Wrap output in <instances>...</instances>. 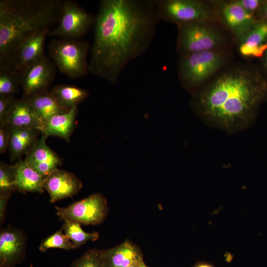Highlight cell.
I'll return each mask as SVG.
<instances>
[{
  "label": "cell",
  "mask_w": 267,
  "mask_h": 267,
  "mask_svg": "<svg viewBox=\"0 0 267 267\" xmlns=\"http://www.w3.org/2000/svg\"><path fill=\"white\" fill-rule=\"evenodd\" d=\"M161 20L155 0H102L95 16L89 72L115 84L147 50Z\"/></svg>",
  "instance_id": "obj_1"
},
{
  "label": "cell",
  "mask_w": 267,
  "mask_h": 267,
  "mask_svg": "<svg viewBox=\"0 0 267 267\" xmlns=\"http://www.w3.org/2000/svg\"><path fill=\"white\" fill-rule=\"evenodd\" d=\"M192 94L191 106L202 121L234 133L256 122L267 83L256 71L239 68L223 73Z\"/></svg>",
  "instance_id": "obj_2"
},
{
  "label": "cell",
  "mask_w": 267,
  "mask_h": 267,
  "mask_svg": "<svg viewBox=\"0 0 267 267\" xmlns=\"http://www.w3.org/2000/svg\"><path fill=\"white\" fill-rule=\"evenodd\" d=\"M62 2L61 0H0V68H13L21 45L59 22Z\"/></svg>",
  "instance_id": "obj_3"
},
{
  "label": "cell",
  "mask_w": 267,
  "mask_h": 267,
  "mask_svg": "<svg viewBox=\"0 0 267 267\" xmlns=\"http://www.w3.org/2000/svg\"><path fill=\"white\" fill-rule=\"evenodd\" d=\"M224 57L217 49L181 55L178 75L183 87L193 93L223 65Z\"/></svg>",
  "instance_id": "obj_4"
},
{
  "label": "cell",
  "mask_w": 267,
  "mask_h": 267,
  "mask_svg": "<svg viewBox=\"0 0 267 267\" xmlns=\"http://www.w3.org/2000/svg\"><path fill=\"white\" fill-rule=\"evenodd\" d=\"M90 44L78 39H53L48 46L50 59L69 78H81L89 72Z\"/></svg>",
  "instance_id": "obj_5"
},
{
  "label": "cell",
  "mask_w": 267,
  "mask_h": 267,
  "mask_svg": "<svg viewBox=\"0 0 267 267\" xmlns=\"http://www.w3.org/2000/svg\"><path fill=\"white\" fill-rule=\"evenodd\" d=\"M177 41L180 55L204 50L217 49L222 37L217 31L204 23V21L181 24Z\"/></svg>",
  "instance_id": "obj_6"
},
{
  "label": "cell",
  "mask_w": 267,
  "mask_h": 267,
  "mask_svg": "<svg viewBox=\"0 0 267 267\" xmlns=\"http://www.w3.org/2000/svg\"><path fill=\"white\" fill-rule=\"evenodd\" d=\"M55 208L61 220L84 225L100 224L105 220L108 211L107 200L99 193L92 194L65 207L55 206Z\"/></svg>",
  "instance_id": "obj_7"
},
{
  "label": "cell",
  "mask_w": 267,
  "mask_h": 267,
  "mask_svg": "<svg viewBox=\"0 0 267 267\" xmlns=\"http://www.w3.org/2000/svg\"><path fill=\"white\" fill-rule=\"evenodd\" d=\"M94 21L95 17L77 2L64 0L60 20L56 27L49 30L48 35L60 39H78L90 30Z\"/></svg>",
  "instance_id": "obj_8"
},
{
  "label": "cell",
  "mask_w": 267,
  "mask_h": 267,
  "mask_svg": "<svg viewBox=\"0 0 267 267\" xmlns=\"http://www.w3.org/2000/svg\"><path fill=\"white\" fill-rule=\"evenodd\" d=\"M161 20L178 25L204 21L210 16L208 6L197 0H155Z\"/></svg>",
  "instance_id": "obj_9"
},
{
  "label": "cell",
  "mask_w": 267,
  "mask_h": 267,
  "mask_svg": "<svg viewBox=\"0 0 267 267\" xmlns=\"http://www.w3.org/2000/svg\"><path fill=\"white\" fill-rule=\"evenodd\" d=\"M23 97L48 90L55 75V65L45 54L20 72Z\"/></svg>",
  "instance_id": "obj_10"
},
{
  "label": "cell",
  "mask_w": 267,
  "mask_h": 267,
  "mask_svg": "<svg viewBox=\"0 0 267 267\" xmlns=\"http://www.w3.org/2000/svg\"><path fill=\"white\" fill-rule=\"evenodd\" d=\"M26 236L21 230L11 227L0 232V267H14L26 255Z\"/></svg>",
  "instance_id": "obj_11"
},
{
  "label": "cell",
  "mask_w": 267,
  "mask_h": 267,
  "mask_svg": "<svg viewBox=\"0 0 267 267\" xmlns=\"http://www.w3.org/2000/svg\"><path fill=\"white\" fill-rule=\"evenodd\" d=\"M82 186L81 181L74 174L58 168L47 175L44 181V188L48 192L51 203L72 197Z\"/></svg>",
  "instance_id": "obj_12"
},
{
  "label": "cell",
  "mask_w": 267,
  "mask_h": 267,
  "mask_svg": "<svg viewBox=\"0 0 267 267\" xmlns=\"http://www.w3.org/2000/svg\"><path fill=\"white\" fill-rule=\"evenodd\" d=\"M47 137L42 134L26 154L25 160L45 178L61 165L62 159L46 143Z\"/></svg>",
  "instance_id": "obj_13"
},
{
  "label": "cell",
  "mask_w": 267,
  "mask_h": 267,
  "mask_svg": "<svg viewBox=\"0 0 267 267\" xmlns=\"http://www.w3.org/2000/svg\"><path fill=\"white\" fill-rule=\"evenodd\" d=\"M49 30L45 29L37 33L21 45L15 55L13 69L21 72L45 54L44 44Z\"/></svg>",
  "instance_id": "obj_14"
},
{
  "label": "cell",
  "mask_w": 267,
  "mask_h": 267,
  "mask_svg": "<svg viewBox=\"0 0 267 267\" xmlns=\"http://www.w3.org/2000/svg\"><path fill=\"white\" fill-rule=\"evenodd\" d=\"M142 260L140 249L129 240L103 252V267H127Z\"/></svg>",
  "instance_id": "obj_15"
},
{
  "label": "cell",
  "mask_w": 267,
  "mask_h": 267,
  "mask_svg": "<svg viewBox=\"0 0 267 267\" xmlns=\"http://www.w3.org/2000/svg\"><path fill=\"white\" fill-rule=\"evenodd\" d=\"M222 19L236 36L242 37L254 25L253 14L236 1L225 4L221 10Z\"/></svg>",
  "instance_id": "obj_16"
},
{
  "label": "cell",
  "mask_w": 267,
  "mask_h": 267,
  "mask_svg": "<svg viewBox=\"0 0 267 267\" xmlns=\"http://www.w3.org/2000/svg\"><path fill=\"white\" fill-rule=\"evenodd\" d=\"M239 51L247 57L261 56L266 50L267 44V22L254 24L251 28L240 37Z\"/></svg>",
  "instance_id": "obj_17"
},
{
  "label": "cell",
  "mask_w": 267,
  "mask_h": 267,
  "mask_svg": "<svg viewBox=\"0 0 267 267\" xmlns=\"http://www.w3.org/2000/svg\"><path fill=\"white\" fill-rule=\"evenodd\" d=\"M4 123L12 127L36 128L40 131L43 125L34 109L23 97L15 98L12 110Z\"/></svg>",
  "instance_id": "obj_18"
},
{
  "label": "cell",
  "mask_w": 267,
  "mask_h": 267,
  "mask_svg": "<svg viewBox=\"0 0 267 267\" xmlns=\"http://www.w3.org/2000/svg\"><path fill=\"white\" fill-rule=\"evenodd\" d=\"M77 112V107H75L68 112L51 116L44 123L41 134L46 137L57 136L69 142Z\"/></svg>",
  "instance_id": "obj_19"
},
{
  "label": "cell",
  "mask_w": 267,
  "mask_h": 267,
  "mask_svg": "<svg viewBox=\"0 0 267 267\" xmlns=\"http://www.w3.org/2000/svg\"><path fill=\"white\" fill-rule=\"evenodd\" d=\"M16 191L38 192L44 191V177L34 170L24 160H18L15 164Z\"/></svg>",
  "instance_id": "obj_20"
},
{
  "label": "cell",
  "mask_w": 267,
  "mask_h": 267,
  "mask_svg": "<svg viewBox=\"0 0 267 267\" xmlns=\"http://www.w3.org/2000/svg\"><path fill=\"white\" fill-rule=\"evenodd\" d=\"M41 131L36 128H18L10 127V135L8 146L10 159L11 162L29 151L39 139Z\"/></svg>",
  "instance_id": "obj_21"
},
{
  "label": "cell",
  "mask_w": 267,
  "mask_h": 267,
  "mask_svg": "<svg viewBox=\"0 0 267 267\" xmlns=\"http://www.w3.org/2000/svg\"><path fill=\"white\" fill-rule=\"evenodd\" d=\"M50 93L63 109L69 111L86 99L89 92L86 89L70 85H57Z\"/></svg>",
  "instance_id": "obj_22"
},
{
  "label": "cell",
  "mask_w": 267,
  "mask_h": 267,
  "mask_svg": "<svg viewBox=\"0 0 267 267\" xmlns=\"http://www.w3.org/2000/svg\"><path fill=\"white\" fill-rule=\"evenodd\" d=\"M23 98L30 103L43 124L54 115L69 111L62 108L48 90Z\"/></svg>",
  "instance_id": "obj_23"
},
{
  "label": "cell",
  "mask_w": 267,
  "mask_h": 267,
  "mask_svg": "<svg viewBox=\"0 0 267 267\" xmlns=\"http://www.w3.org/2000/svg\"><path fill=\"white\" fill-rule=\"evenodd\" d=\"M62 229L65 234L73 242L75 249L88 241H95L99 238L98 232H87L82 229L80 223L74 221H65Z\"/></svg>",
  "instance_id": "obj_24"
},
{
  "label": "cell",
  "mask_w": 267,
  "mask_h": 267,
  "mask_svg": "<svg viewBox=\"0 0 267 267\" xmlns=\"http://www.w3.org/2000/svg\"><path fill=\"white\" fill-rule=\"evenodd\" d=\"M20 88V73L11 68H0V96H14Z\"/></svg>",
  "instance_id": "obj_25"
},
{
  "label": "cell",
  "mask_w": 267,
  "mask_h": 267,
  "mask_svg": "<svg viewBox=\"0 0 267 267\" xmlns=\"http://www.w3.org/2000/svg\"><path fill=\"white\" fill-rule=\"evenodd\" d=\"M15 165L0 162V195L10 196L16 191Z\"/></svg>",
  "instance_id": "obj_26"
},
{
  "label": "cell",
  "mask_w": 267,
  "mask_h": 267,
  "mask_svg": "<svg viewBox=\"0 0 267 267\" xmlns=\"http://www.w3.org/2000/svg\"><path fill=\"white\" fill-rule=\"evenodd\" d=\"M53 248L68 250L75 249L73 243L63 233L62 228L44 238L41 242L39 249L44 253L48 249Z\"/></svg>",
  "instance_id": "obj_27"
},
{
  "label": "cell",
  "mask_w": 267,
  "mask_h": 267,
  "mask_svg": "<svg viewBox=\"0 0 267 267\" xmlns=\"http://www.w3.org/2000/svg\"><path fill=\"white\" fill-rule=\"evenodd\" d=\"M103 250L92 249L75 260L70 267H103Z\"/></svg>",
  "instance_id": "obj_28"
},
{
  "label": "cell",
  "mask_w": 267,
  "mask_h": 267,
  "mask_svg": "<svg viewBox=\"0 0 267 267\" xmlns=\"http://www.w3.org/2000/svg\"><path fill=\"white\" fill-rule=\"evenodd\" d=\"M15 97L0 96V123H4L13 106Z\"/></svg>",
  "instance_id": "obj_29"
},
{
  "label": "cell",
  "mask_w": 267,
  "mask_h": 267,
  "mask_svg": "<svg viewBox=\"0 0 267 267\" xmlns=\"http://www.w3.org/2000/svg\"><path fill=\"white\" fill-rule=\"evenodd\" d=\"M10 135V127L7 124L0 123V153L3 154L8 149Z\"/></svg>",
  "instance_id": "obj_30"
},
{
  "label": "cell",
  "mask_w": 267,
  "mask_h": 267,
  "mask_svg": "<svg viewBox=\"0 0 267 267\" xmlns=\"http://www.w3.org/2000/svg\"><path fill=\"white\" fill-rule=\"evenodd\" d=\"M237 1L247 12L252 14L258 8L260 3V1L258 0H239Z\"/></svg>",
  "instance_id": "obj_31"
},
{
  "label": "cell",
  "mask_w": 267,
  "mask_h": 267,
  "mask_svg": "<svg viewBox=\"0 0 267 267\" xmlns=\"http://www.w3.org/2000/svg\"><path fill=\"white\" fill-rule=\"evenodd\" d=\"M10 196L0 195V221L3 222L5 216L6 206Z\"/></svg>",
  "instance_id": "obj_32"
},
{
  "label": "cell",
  "mask_w": 267,
  "mask_h": 267,
  "mask_svg": "<svg viewBox=\"0 0 267 267\" xmlns=\"http://www.w3.org/2000/svg\"><path fill=\"white\" fill-rule=\"evenodd\" d=\"M194 267H215V266L207 262H200L197 263Z\"/></svg>",
  "instance_id": "obj_33"
},
{
  "label": "cell",
  "mask_w": 267,
  "mask_h": 267,
  "mask_svg": "<svg viewBox=\"0 0 267 267\" xmlns=\"http://www.w3.org/2000/svg\"><path fill=\"white\" fill-rule=\"evenodd\" d=\"M140 262H135L127 267H139Z\"/></svg>",
  "instance_id": "obj_34"
},
{
  "label": "cell",
  "mask_w": 267,
  "mask_h": 267,
  "mask_svg": "<svg viewBox=\"0 0 267 267\" xmlns=\"http://www.w3.org/2000/svg\"><path fill=\"white\" fill-rule=\"evenodd\" d=\"M139 267H148L146 266V265L143 262V260L140 262Z\"/></svg>",
  "instance_id": "obj_35"
},
{
  "label": "cell",
  "mask_w": 267,
  "mask_h": 267,
  "mask_svg": "<svg viewBox=\"0 0 267 267\" xmlns=\"http://www.w3.org/2000/svg\"><path fill=\"white\" fill-rule=\"evenodd\" d=\"M265 15H266V17L267 18V4L266 5V8H265Z\"/></svg>",
  "instance_id": "obj_36"
},
{
  "label": "cell",
  "mask_w": 267,
  "mask_h": 267,
  "mask_svg": "<svg viewBox=\"0 0 267 267\" xmlns=\"http://www.w3.org/2000/svg\"><path fill=\"white\" fill-rule=\"evenodd\" d=\"M266 63H267V48L266 49Z\"/></svg>",
  "instance_id": "obj_37"
}]
</instances>
